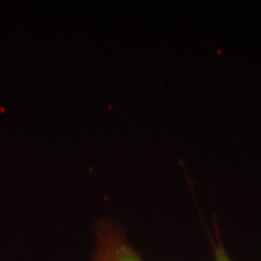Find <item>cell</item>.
<instances>
[{
    "label": "cell",
    "mask_w": 261,
    "mask_h": 261,
    "mask_svg": "<svg viewBox=\"0 0 261 261\" xmlns=\"http://www.w3.org/2000/svg\"><path fill=\"white\" fill-rule=\"evenodd\" d=\"M94 248L92 261H144L141 254L128 241L121 224L102 219L94 225ZM215 261H233L222 245L214 250Z\"/></svg>",
    "instance_id": "cell-1"
}]
</instances>
